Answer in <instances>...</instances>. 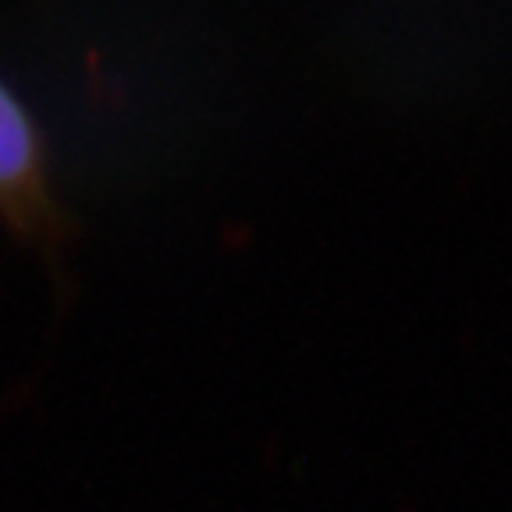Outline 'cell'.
<instances>
[{"label":"cell","mask_w":512,"mask_h":512,"mask_svg":"<svg viewBox=\"0 0 512 512\" xmlns=\"http://www.w3.org/2000/svg\"><path fill=\"white\" fill-rule=\"evenodd\" d=\"M47 207L43 200L40 136L25 107L0 82V210L15 221H32Z\"/></svg>","instance_id":"cell-1"}]
</instances>
